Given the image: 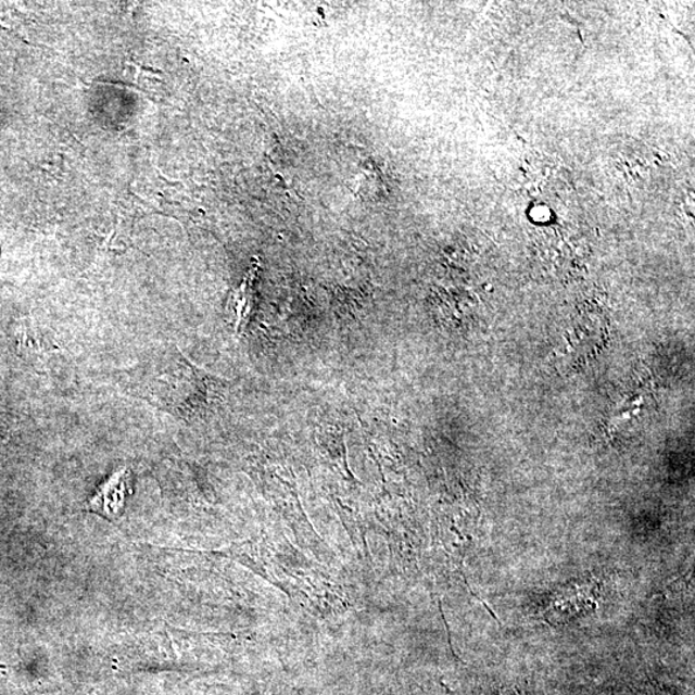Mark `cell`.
I'll return each mask as SVG.
<instances>
[{
	"label": "cell",
	"instance_id": "6da1fadb",
	"mask_svg": "<svg viewBox=\"0 0 695 695\" xmlns=\"http://www.w3.org/2000/svg\"><path fill=\"white\" fill-rule=\"evenodd\" d=\"M130 493V471L127 468L117 469L88 500L87 509L115 520L123 516Z\"/></svg>",
	"mask_w": 695,
	"mask_h": 695
},
{
	"label": "cell",
	"instance_id": "7a4b0ae2",
	"mask_svg": "<svg viewBox=\"0 0 695 695\" xmlns=\"http://www.w3.org/2000/svg\"><path fill=\"white\" fill-rule=\"evenodd\" d=\"M260 261L255 260L252 268L248 270L245 278L240 285L239 289H236L231 296H229L228 309L233 315V324L236 333H240L248 324L249 313L252 309L253 302V283L258 274Z\"/></svg>",
	"mask_w": 695,
	"mask_h": 695
},
{
	"label": "cell",
	"instance_id": "3957f363",
	"mask_svg": "<svg viewBox=\"0 0 695 695\" xmlns=\"http://www.w3.org/2000/svg\"><path fill=\"white\" fill-rule=\"evenodd\" d=\"M509 695H513V694H509Z\"/></svg>",
	"mask_w": 695,
	"mask_h": 695
}]
</instances>
